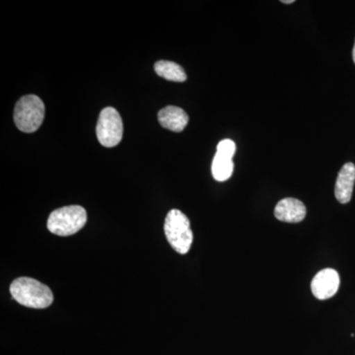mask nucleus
<instances>
[{"label":"nucleus","instance_id":"8","mask_svg":"<svg viewBox=\"0 0 355 355\" xmlns=\"http://www.w3.org/2000/svg\"><path fill=\"white\" fill-rule=\"evenodd\" d=\"M355 182V165L347 163L343 166L336 182L335 196L338 202L345 205L352 200Z\"/></svg>","mask_w":355,"mask_h":355},{"label":"nucleus","instance_id":"12","mask_svg":"<svg viewBox=\"0 0 355 355\" xmlns=\"http://www.w3.org/2000/svg\"><path fill=\"white\" fill-rule=\"evenodd\" d=\"M236 153V144L233 140L224 139L219 142L217 146V154L225 156V157L233 158Z\"/></svg>","mask_w":355,"mask_h":355},{"label":"nucleus","instance_id":"3","mask_svg":"<svg viewBox=\"0 0 355 355\" xmlns=\"http://www.w3.org/2000/svg\"><path fill=\"white\" fill-rule=\"evenodd\" d=\"M86 221L87 214L83 207L69 205L51 212L48 219V229L55 235L70 236L80 231Z\"/></svg>","mask_w":355,"mask_h":355},{"label":"nucleus","instance_id":"11","mask_svg":"<svg viewBox=\"0 0 355 355\" xmlns=\"http://www.w3.org/2000/svg\"><path fill=\"white\" fill-rule=\"evenodd\" d=\"M233 171L234 163L232 159L216 153L211 166L212 176L214 179L218 182L227 181L229 178L232 176Z\"/></svg>","mask_w":355,"mask_h":355},{"label":"nucleus","instance_id":"13","mask_svg":"<svg viewBox=\"0 0 355 355\" xmlns=\"http://www.w3.org/2000/svg\"><path fill=\"white\" fill-rule=\"evenodd\" d=\"M282 3H284V4H291V3H293L294 2V0H282Z\"/></svg>","mask_w":355,"mask_h":355},{"label":"nucleus","instance_id":"4","mask_svg":"<svg viewBox=\"0 0 355 355\" xmlns=\"http://www.w3.org/2000/svg\"><path fill=\"white\" fill-rule=\"evenodd\" d=\"M44 119V102L36 95H27L16 103L14 121L21 132L32 133L41 127Z\"/></svg>","mask_w":355,"mask_h":355},{"label":"nucleus","instance_id":"7","mask_svg":"<svg viewBox=\"0 0 355 355\" xmlns=\"http://www.w3.org/2000/svg\"><path fill=\"white\" fill-rule=\"evenodd\" d=\"M275 216L282 222L298 223L305 218L306 207L302 202L296 198H284L275 207Z\"/></svg>","mask_w":355,"mask_h":355},{"label":"nucleus","instance_id":"14","mask_svg":"<svg viewBox=\"0 0 355 355\" xmlns=\"http://www.w3.org/2000/svg\"><path fill=\"white\" fill-rule=\"evenodd\" d=\"M352 58H354V62L355 64V43H354V51H352Z\"/></svg>","mask_w":355,"mask_h":355},{"label":"nucleus","instance_id":"10","mask_svg":"<svg viewBox=\"0 0 355 355\" xmlns=\"http://www.w3.org/2000/svg\"><path fill=\"white\" fill-rule=\"evenodd\" d=\"M156 73L163 78L174 83H184L187 80V74L181 65L176 62L160 60L154 65Z\"/></svg>","mask_w":355,"mask_h":355},{"label":"nucleus","instance_id":"9","mask_svg":"<svg viewBox=\"0 0 355 355\" xmlns=\"http://www.w3.org/2000/svg\"><path fill=\"white\" fill-rule=\"evenodd\" d=\"M158 121L163 128L174 132H181L188 125L189 116L179 107L167 106L159 112Z\"/></svg>","mask_w":355,"mask_h":355},{"label":"nucleus","instance_id":"6","mask_svg":"<svg viewBox=\"0 0 355 355\" xmlns=\"http://www.w3.org/2000/svg\"><path fill=\"white\" fill-rule=\"evenodd\" d=\"M340 284L338 272L333 268H324L315 275L311 282V291L313 295L319 300H326L336 295Z\"/></svg>","mask_w":355,"mask_h":355},{"label":"nucleus","instance_id":"1","mask_svg":"<svg viewBox=\"0 0 355 355\" xmlns=\"http://www.w3.org/2000/svg\"><path fill=\"white\" fill-rule=\"evenodd\" d=\"M12 297L25 307L44 309L53 302L50 287L31 277H19L10 286Z\"/></svg>","mask_w":355,"mask_h":355},{"label":"nucleus","instance_id":"2","mask_svg":"<svg viewBox=\"0 0 355 355\" xmlns=\"http://www.w3.org/2000/svg\"><path fill=\"white\" fill-rule=\"evenodd\" d=\"M164 231L168 242L177 253L184 254L190 251L193 234L190 220L181 210L172 209L166 216Z\"/></svg>","mask_w":355,"mask_h":355},{"label":"nucleus","instance_id":"5","mask_svg":"<svg viewBox=\"0 0 355 355\" xmlns=\"http://www.w3.org/2000/svg\"><path fill=\"white\" fill-rule=\"evenodd\" d=\"M98 140L105 147H114L121 141L123 125L121 114L116 109H103L96 128Z\"/></svg>","mask_w":355,"mask_h":355}]
</instances>
